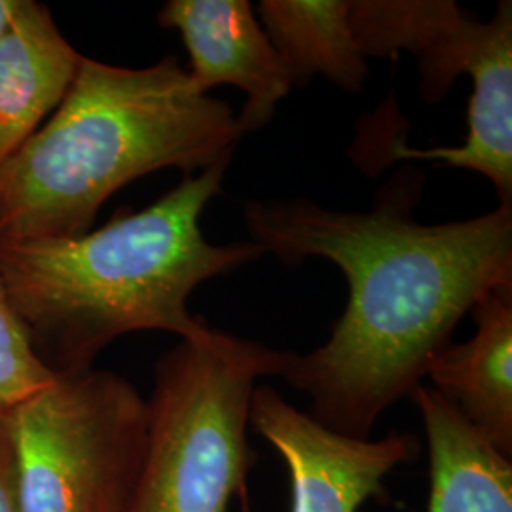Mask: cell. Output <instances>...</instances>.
<instances>
[{"label":"cell","mask_w":512,"mask_h":512,"mask_svg":"<svg viewBox=\"0 0 512 512\" xmlns=\"http://www.w3.org/2000/svg\"><path fill=\"white\" fill-rule=\"evenodd\" d=\"M0 512H19L12 446L4 416H0Z\"/></svg>","instance_id":"5bb4252c"},{"label":"cell","mask_w":512,"mask_h":512,"mask_svg":"<svg viewBox=\"0 0 512 512\" xmlns=\"http://www.w3.org/2000/svg\"><path fill=\"white\" fill-rule=\"evenodd\" d=\"M349 21L368 57L408 52L420 65L425 103L439 105L467 74L473 93L461 147L393 145L391 160H421L469 169L512 205V2L501 0L482 21L452 0H349Z\"/></svg>","instance_id":"5b68a950"},{"label":"cell","mask_w":512,"mask_h":512,"mask_svg":"<svg viewBox=\"0 0 512 512\" xmlns=\"http://www.w3.org/2000/svg\"><path fill=\"white\" fill-rule=\"evenodd\" d=\"M38 359L0 281V416L54 380Z\"/></svg>","instance_id":"4fadbf2b"},{"label":"cell","mask_w":512,"mask_h":512,"mask_svg":"<svg viewBox=\"0 0 512 512\" xmlns=\"http://www.w3.org/2000/svg\"><path fill=\"white\" fill-rule=\"evenodd\" d=\"M19 2L21 0H0V38L8 33L18 16Z\"/></svg>","instance_id":"9a60e30c"},{"label":"cell","mask_w":512,"mask_h":512,"mask_svg":"<svg viewBox=\"0 0 512 512\" xmlns=\"http://www.w3.org/2000/svg\"><path fill=\"white\" fill-rule=\"evenodd\" d=\"M289 351L209 329L165 351L147 401V444L126 512H228L256 454L249 410L258 380Z\"/></svg>","instance_id":"277c9868"},{"label":"cell","mask_w":512,"mask_h":512,"mask_svg":"<svg viewBox=\"0 0 512 512\" xmlns=\"http://www.w3.org/2000/svg\"><path fill=\"white\" fill-rule=\"evenodd\" d=\"M256 14L293 88L310 86L317 74L349 93L365 88L368 59L349 21V0H262Z\"/></svg>","instance_id":"7c38bea8"},{"label":"cell","mask_w":512,"mask_h":512,"mask_svg":"<svg viewBox=\"0 0 512 512\" xmlns=\"http://www.w3.org/2000/svg\"><path fill=\"white\" fill-rule=\"evenodd\" d=\"M19 512H126L147 401L112 370L55 376L4 414Z\"/></svg>","instance_id":"8992f818"},{"label":"cell","mask_w":512,"mask_h":512,"mask_svg":"<svg viewBox=\"0 0 512 512\" xmlns=\"http://www.w3.org/2000/svg\"><path fill=\"white\" fill-rule=\"evenodd\" d=\"M249 425L274 446L291 478V512H359L366 501H389L385 478L420 456L412 433L355 439L294 408L272 385H256ZM251 512L249 494L239 497Z\"/></svg>","instance_id":"52a82bcc"},{"label":"cell","mask_w":512,"mask_h":512,"mask_svg":"<svg viewBox=\"0 0 512 512\" xmlns=\"http://www.w3.org/2000/svg\"><path fill=\"white\" fill-rule=\"evenodd\" d=\"M241 139L238 114L179 57L133 69L82 55L61 105L0 165V243L82 236L124 186L232 162Z\"/></svg>","instance_id":"3957f363"},{"label":"cell","mask_w":512,"mask_h":512,"mask_svg":"<svg viewBox=\"0 0 512 512\" xmlns=\"http://www.w3.org/2000/svg\"><path fill=\"white\" fill-rule=\"evenodd\" d=\"M82 54L59 31L48 6L21 0L0 38V165L54 114Z\"/></svg>","instance_id":"30bf717a"},{"label":"cell","mask_w":512,"mask_h":512,"mask_svg":"<svg viewBox=\"0 0 512 512\" xmlns=\"http://www.w3.org/2000/svg\"><path fill=\"white\" fill-rule=\"evenodd\" d=\"M471 313L475 334L442 349L427 378L459 416L512 458V287L482 294Z\"/></svg>","instance_id":"9c48e42d"},{"label":"cell","mask_w":512,"mask_h":512,"mask_svg":"<svg viewBox=\"0 0 512 512\" xmlns=\"http://www.w3.org/2000/svg\"><path fill=\"white\" fill-rule=\"evenodd\" d=\"M410 399L429 446L427 512H512V458L429 385H418Z\"/></svg>","instance_id":"8fae6325"},{"label":"cell","mask_w":512,"mask_h":512,"mask_svg":"<svg viewBox=\"0 0 512 512\" xmlns=\"http://www.w3.org/2000/svg\"><path fill=\"white\" fill-rule=\"evenodd\" d=\"M423 186L420 169L404 165L368 213L306 198L243 205L264 255L289 268L325 258L348 279V306L327 344L289 351L279 378L310 397L313 420L355 439H370L385 410L423 384L482 294L512 287V205L421 224Z\"/></svg>","instance_id":"6da1fadb"},{"label":"cell","mask_w":512,"mask_h":512,"mask_svg":"<svg viewBox=\"0 0 512 512\" xmlns=\"http://www.w3.org/2000/svg\"><path fill=\"white\" fill-rule=\"evenodd\" d=\"M158 23L183 38L186 71L200 92L234 86L245 93L238 112L243 135L270 124L293 80L249 0H169Z\"/></svg>","instance_id":"ba28073f"},{"label":"cell","mask_w":512,"mask_h":512,"mask_svg":"<svg viewBox=\"0 0 512 512\" xmlns=\"http://www.w3.org/2000/svg\"><path fill=\"white\" fill-rule=\"evenodd\" d=\"M230 164L184 175L145 209H120L82 236L0 243L2 287L52 374L92 370L103 349L131 332L194 340L211 329L188 310L190 294L264 255L253 241L215 245L203 236V209Z\"/></svg>","instance_id":"7a4b0ae2"}]
</instances>
